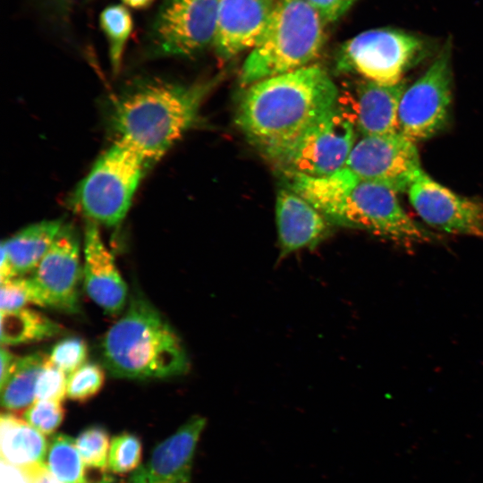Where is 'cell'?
<instances>
[{"mask_svg": "<svg viewBox=\"0 0 483 483\" xmlns=\"http://www.w3.org/2000/svg\"><path fill=\"white\" fill-rule=\"evenodd\" d=\"M325 24L339 20L357 0H306Z\"/></svg>", "mask_w": 483, "mask_h": 483, "instance_id": "32", "label": "cell"}, {"mask_svg": "<svg viewBox=\"0 0 483 483\" xmlns=\"http://www.w3.org/2000/svg\"><path fill=\"white\" fill-rule=\"evenodd\" d=\"M219 0H163L148 33L156 56L191 57L214 44Z\"/></svg>", "mask_w": 483, "mask_h": 483, "instance_id": "9", "label": "cell"}, {"mask_svg": "<svg viewBox=\"0 0 483 483\" xmlns=\"http://www.w3.org/2000/svg\"><path fill=\"white\" fill-rule=\"evenodd\" d=\"M100 352L103 367L119 378H167L186 374L191 367L178 333L136 292L125 312L105 334Z\"/></svg>", "mask_w": 483, "mask_h": 483, "instance_id": "4", "label": "cell"}, {"mask_svg": "<svg viewBox=\"0 0 483 483\" xmlns=\"http://www.w3.org/2000/svg\"><path fill=\"white\" fill-rule=\"evenodd\" d=\"M83 256L82 278L86 292L106 313H121L127 303L128 287L102 240L97 225L88 220Z\"/></svg>", "mask_w": 483, "mask_h": 483, "instance_id": "16", "label": "cell"}, {"mask_svg": "<svg viewBox=\"0 0 483 483\" xmlns=\"http://www.w3.org/2000/svg\"><path fill=\"white\" fill-rule=\"evenodd\" d=\"M45 463L61 483H84L85 469L75 439L55 434L48 445Z\"/></svg>", "mask_w": 483, "mask_h": 483, "instance_id": "23", "label": "cell"}, {"mask_svg": "<svg viewBox=\"0 0 483 483\" xmlns=\"http://www.w3.org/2000/svg\"><path fill=\"white\" fill-rule=\"evenodd\" d=\"M63 331L55 321L37 310L22 308L1 311L2 345H16L46 340Z\"/></svg>", "mask_w": 483, "mask_h": 483, "instance_id": "21", "label": "cell"}, {"mask_svg": "<svg viewBox=\"0 0 483 483\" xmlns=\"http://www.w3.org/2000/svg\"><path fill=\"white\" fill-rule=\"evenodd\" d=\"M243 89L235 123L272 164L337 106L339 93L327 71L317 64L258 80Z\"/></svg>", "mask_w": 483, "mask_h": 483, "instance_id": "1", "label": "cell"}, {"mask_svg": "<svg viewBox=\"0 0 483 483\" xmlns=\"http://www.w3.org/2000/svg\"><path fill=\"white\" fill-rule=\"evenodd\" d=\"M24 419L43 435L53 434L63 423L65 410L62 402L38 400L28 407Z\"/></svg>", "mask_w": 483, "mask_h": 483, "instance_id": "30", "label": "cell"}, {"mask_svg": "<svg viewBox=\"0 0 483 483\" xmlns=\"http://www.w3.org/2000/svg\"><path fill=\"white\" fill-rule=\"evenodd\" d=\"M88 357V345L84 339L71 336L57 342L49 355V361L64 371L72 374L84 363Z\"/></svg>", "mask_w": 483, "mask_h": 483, "instance_id": "29", "label": "cell"}, {"mask_svg": "<svg viewBox=\"0 0 483 483\" xmlns=\"http://www.w3.org/2000/svg\"><path fill=\"white\" fill-rule=\"evenodd\" d=\"M1 459L20 471L45 463L47 443L42 433L11 411L0 418Z\"/></svg>", "mask_w": 483, "mask_h": 483, "instance_id": "19", "label": "cell"}, {"mask_svg": "<svg viewBox=\"0 0 483 483\" xmlns=\"http://www.w3.org/2000/svg\"><path fill=\"white\" fill-rule=\"evenodd\" d=\"M215 83L156 80L138 85L115 99L110 127L117 139L132 145L148 164L155 162L194 126Z\"/></svg>", "mask_w": 483, "mask_h": 483, "instance_id": "3", "label": "cell"}, {"mask_svg": "<svg viewBox=\"0 0 483 483\" xmlns=\"http://www.w3.org/2000/svg\"><path fill=\"white\" fill-rule=\"evenodd\" d=\"M282 175L286 187L310 202L331 224L364 230L405 246L437 240L407 214L396 191L361 179L347 168L326 177Z\"/></svg>", "mask_w": 483, "mask_h": 483, "instance_id": "2", "label": "cell"}, {"mask_svg": "<svg viewBox=\"0 0 483 483\" xmlns=\"http://www.w3.org/2000/svg\"><path fill=\"white\" fill-rule=\"evenodd\" d=\"M452 45L447 40L427 71L407 86L398 112L399 132L427 140L448 124L453 98Z\"/></svg>", "mask_w": 483, "mask_h": 483, "instance_id": "8", "label": "cell"}, {"mask_svg": "<svg viewBox=\"0 0 483 483\" xmlns=\"http://www.w3.org/2000/svg\"><path fill=\"white\" fill-rule=\"evenodd\" d=\"M148 165L132 145L116 139L76 188L72 205L88 221L118 225L128 213Z\"/></svg>", "mask_w": 483, "mask_h": 483, "instance_id": "6", "label": "cell"}, {"mask_svg": "<svg viewBox=\"0 0 483 483\" xmlns=\"http://www.w3.org/2000/svg\"><path fill=\"white\" fill-rule=\"evenodd\" d=\"M411 205L423 222L452 234L483 240V200L460 195L422 170L407 190Z\"/></svg>", "mask_w": 483, "mask_h": 483, "instance_id": "12", "label": "cell"}, {"mask_svg": "<svg viewBox=\"0 0 483 483\" xmlns=\"http://www.w3.org/2000/svg\"><path fill=\"white\" fill-rule=\"evenodd\" d=\"M276 0H219L213 47L223 60L251 50L269 21Z\"/></svg>", "mask_w": 483, "mask_h": 483, "instance_id": "15", "label": "cell"}, {"mask_svg": "<svg viewBox=\"0 0 483 483\" xmlns=\"http://www.w3.org/2000/svg\"><path fill=\"white\" fill-rule=\"evenodd\" d=\"M66 374L47 358L36 384V400L63 402L66 396Z\"/></svg>", "mask_w": 483, "mask_h": 483, "instance_id": "31", "label": "cell"}, {"mask_svg": "<svg viewBox=\"0 0 483 483\" xmlns=\"http://www.w3.org/2000/svg\"><path fill=\"white\" fill-rule=\"evenodd\" d=\"M326 43L325 22L306 0H276L267 27L239 75L246 88L313 64Z\"/></svg>", "mask_w": 483, "mask_h": 483, "instance_id": "5", "label": "cell"}, {"mask_svg": "<svg viewBox=\"0 0 483 483\" xmlns=\"http://www.w3.org/2000/svg\"><path fill=\"white\" fill-rule=\"evenodd\" d=\"M75 443L87 468L106 469L110 439L106 428L100 426L89 427L78 435Z\"/></svg>", "mask_w": 483, "mask_h": 483, "instance_id": "27", "label": "cell"}, {"mask_svg": "<svg viewBox=\"0 0 483 483\" xmlns=\"http://www.w3.org/2000/svg\"><path fill=\"white\" fill-rule=\"evenodd\" d=\"M357 133L352 123L336 106L273 165L281 173L329 176L345 167Z\"/></svg>", "mask_w": 483, "mask_h": 483, "instance_id": "10", "label": "cell"}, {"mask_svg": "<svg viewBox=\"0 0 483 483\" xmlns=\"http://www.w3.org/2000/svg\"><path fill=\"white\" fill-rule=\"evenodd\" d=\"M43 307L79 312L82 278L80 242L75 228L64 225L54 243L30 274Z\"/></svg>", "mask_w": 483, "mask_h": 483, "instance_id": "13", "label": "cell"}, {"mask_svg": "<svg viewBox=\"0 0 483 483\" xmlns=\"http://www.w3.org/2000/svg\"><path fill=\"white\" fill-rule=\"evenodd\" d=\"M64 223L61 219L43 220L26 226L3 240L16 276L30 274L48 251Z\"/></svg>", "mask_w": 483, "mask_h": 483, "instance_id": "20", "label": "cell"}, {"mask_svg": "<svg viewBox=\"0 0 483 483\" xmlns=\"http://www.w3.org/2000/svg\"><path fill=\"white\" fill-rule=\"evenodd\" d=\"M27 483H61L47 469L46 463H39L22 471Z\"/></svg>", "mask_w": 483, "mask_h": 483, "instance_id": "33", "label": "cell"}, {"mask_svg": "<svg viewBox=\"0 0 483 483\" xmlns=\"http://www.w3.org/2000/svg\"><path fill=\"white\" fill-rule=\"evenodd\" d=\"M142 443L132 433L124 432L114 436L110 444L108 468L115 474L136 470L141 462Z\"/></svg>", "mask_w": 483, "mask_h": 483, "instance_id": "25", "label": "cell"}, {"mask_svg": "<svg viewBox=\"0 0 483 483\" xmlns=\"http://www.w3.org/2000/svg\"><path fill=\"white\" fill-rule=\"evenodd\" d=\"M99 24L107 40L112 69L114 72H117L133 28L131 14L123 4H110L100 13Z\"/></svg>", "mask_w": 483, "mask_h": 483, "instance_id": "24", "label": "cell"}, {"mask_svg": "<svg viewBox=\"0 0 483 483\" xmlns=\"http://www.w3.org/2000/svg\"><path fill=\"white\" fill-rule=\"evenodd\" d=\"M0 290L1 311L16 310L30 304L43 307L29 275L6 280L1 283Z\"/></svg>", "mask_w": 483, "mask_h": 483, "instance_id": "28", "label": "cell"}, {"mask_svg": "<svg viewBox=\"0 0 483 483\" xmlns=\"http://www.w3.org/2000/svg\"><path fill=\"white\" fill-rule=\"evenodd\" d=\"M47 358L42 352L19 358L13 373L1 387V404L5 410L17 411L35 402L37 380Z\"/></svg>", "mask_w": 483, "mask_h": 483, "instance_id": "22", "label": "cell"}, {"mask_svg": "<svg viewBox=\"0 0 483 483\" xmlns=\"http://www.w3.org/2000/svg\"><path fill=\"white\" fill-rule=\"evenodd\" d=\"M123 4L134 9H143L149 6L155 0H121Z\"/></svg>", "mask_w": 483, "mask_h": 483, "instance_id": "36", "label": "cell"}, {"mask_svg": "<svg viewBox=\"0 0 483 483\" xmlns=\"http://www.w3.org/2000/svg\"><path fill=\"white\" fill-rule=\"evenodd\" d=\"M104 368L96 362H86L67 379L66 396L84 403L97 395L105 384Z\"/></svg>", "mask_w": 483, "mask_h": 483, "instance_id": "26", "label": "cell"}, {"mask_svg": "<svg viewBox=\"0 0 483 483\" xmlns=\"http://www.w3.org/2000/svg\"><path fill=\"white\" fill-rule=\"evenodd\" d=\"M344 168L397 193L407 191L423 170L415 141L399 131L362 136L354 144Z\"/></svg>", "mask_w": 483, "mask_h": 483, "instance_id": "11", "label": "cell"}, {"mask_svg": "<svg viewBox=\"0 0 483 483\" xmlns=\"http://www.w3.org/2000/svg\"><path fill=\"white\" fill-rule=\"evenodd\" d=\"M20 357H17L9 349L4 345L0 351L1 360V375H0V388L4 386L9 377L13 373L16 364Z\"/></svg>", "mask_w": 483, "mask_h": 483, "instance_id": "34", "label": "cell"}, {"mask_svg": "<svg viewBox=\"0 0 483 483\" xmlns=\"http://www.w3.org/2000/svg\"><path fill=\"white\" fill-rule=\"evenodd\" d=\"M406 88L405 80L393 85L362 78L344 81L338 87L337 106L361 136L398 132L399 106Z\"/></svg>", "mask_w": 483, "mask_h": 483, "instance_id": "14", "label": "cell"}, {"mask_svg": "<svg viewBox=\"0 0 483 483\" xmlns=\"http://www.w3.org/2000/svg\"><path fill=\"white\" fill-rule=\"evenodd\" d=\"M206 419L193 416L154 449L147 464L138 468L129 483H191V468Z\"/></svg>", "mask_w": 483, "mask_h": 483, "instance_id": "17", "label": "cell"}, {"mask_svg": "<svg viewBox=\"0 0 483 483\" xmlns=\"http://www.w3.org/2000/svg\"><path fill=\"white\" fill-rule=\"evenodd\" d=\"M50 6L61 15H65L70 12L74 0H47Z\"/></svg>", "mask_w": 483, "mask_h": 483, "instance_id": "35", "label": "cell"}, {"mask_svg": "<svg viewBox=\"0 0 483 483\" xmlns=\"http://www.w3.org/2000/svg\"><path fill=\"white\" fill-rule=\"evenodd\" d=\"M434 42L422 35L395 28L363 31L343 42L335 69L384 85L402 81L404 74L433 53Z\"/></svg>", "mask_w": 483, "mask_h": 483, "instance_id": "7", "label": "cell"}, {"mask_svg": "<svg viewBox=\"0 0 483 483\" xmlns=\"http://www.w3.org/2000/svg\"><path fill=\"white\" fill-rule=\"evenodd\" d=\"M275 221L281 257L317 246L328 236L332 225L310 202L286 186L277 191Z\"/></svg>", "mask_w": 483, "mask_h": 483, "instance_id": "18", "label": "cell"}]
</instances>
